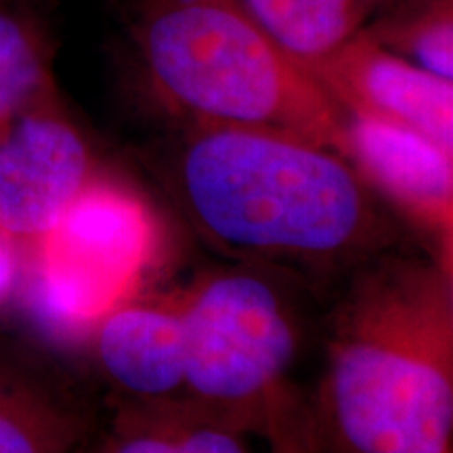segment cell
Instances as JSON below:
<instances>
[{"mask_svg":"<svg viewBox=\"0 0 453 453\" xmlns=\"http://www.w3.org/2000/svg\"><path fill=\"white\" fill-rule=\"evenodd\" d=\"M344 157L370 189L437 242L439 258L451 263L453 151L410 128L344 113Z\"/></svg>","mask_w":453,"mask_h":453,"instance_id":"ba28073f","label":"cell"},{"mask_svg":"<svg viewBox=\"0 0 453 453\" xmlns=\"http://www.w3.org/2000/svg\"><path fill=\"white\" fill-rule=\"evenodd\" d=\"M53 57L36 0H0V137L26 113L59 101Z\"/></svg>","mask_w":453,"mask_h":453,"instance_id":"8fae6325","label":"cell"},{"mask_svg":"<svg viewBox=\"0 0 453 453\" xmlns=\"http://www.w3.org/2000/svg\"><path fill=\"white\" fill-rule=\"evenodd\" d=\"M307 411L317 453H451L449 260L387 258L350 286Z\"/></svg>","mask_w":453,"mask_h":453,"instance_id":"6da1fadb","label":"cell"},{"mask_svg":"<svg viewBox=\"0 0 453 453\" xmlns=\"http://www.w3.org/2000/svg\"><path fill=\"white\" fill-rule=\"evenodd\" d=\"M95 344L107 378L141 405L179 403L185 359L179 298L107 311Z\"/></svg>","mask_w":453,"mask_h":453,"instance_id":"9c48e42d","label":"cell"},{"mask_svg":"<svg viewBox=\"0 0 453 453\" xmlns=\"http://www.w3.org/2000/svg\"><path fill=\"white\" fill-rule=\"evenodd\" d=\"M97 453H248L242 434L189 416L177 405L124 410Z\"/></svg>","mask_w":453,"mask_h":453,"instance_id":"4fadbf2b","label":"cell"},{"mask_svg":"<svg viewBox=\"0 0 453 453\" xmlns=\"http://www.w3.org/2000/svg\"><path fill=\"white\" fill-rule=\"evenodd\" d=\"M97 179L87 139L57 104L0 137V234L36 246Z\"/></svg>","mask_w":453,"mask_h":453,"instance_id":"8992f818","label":"cell"},{"mask_svg":"<svg viewBox=\"0 0 453 453\" xmlns=\"http://www.w3.org/2000/svg\"><path fill=\"white\" fill-rule=\"evenodd\" d=\"M133 38L154 87L194 122L277 130L344 157V111L235 0H143Z\"/></svg>","mask_w":453,"mask_h":453,"instance_id":"3957f363","label":"cell"},{"mask_svg":"<svg viewBox=\"0 0 453 453\" xmlns=\"http://www.w3.org/2000/svg\"><path fill=\"white\" fill-rule=\"evenodd\" d=\"M311 72L344 113L410 128L453 151V81L382 47L364 27Z\"/></svg>","mask_w":453,"mask_h":453,"instance_id":"52a82bcc","label":"cell"},{"mask_svg":"<svg viewBox=\"0 0 453 453\" xmlns=\"http://www.w3.org/2000/svg\"><path fill=\"white\" fill-rule=\"evenodd\" d=\"M38 250V296L67 324L104 313L143 254V208L99 177Z\"/></svg>","mask_w":453,"mask_h":453,"instance_id":"5b68a950","label":"cell"},{"mask_svg":"<svg viewBox=\"0 0 453 453\" xmlns=\"http://www.w3.org/2000/svg\"><path fill=\"white\" fill-rule=\"evenodd\" d=\"M17 280L15 243L0 234V303L9 296Z\"/></svg>","mask_w":453,"mask_h":453,"instance_id":"2e32d148","label":"cell"},{"mask_svg":"<svg viewBox=\"0 0 453 453\" xmlns=\"http://www.w3.org/2000/svg\"><path fill=\"white\" fill-rule=\"evenodd\" d=\"M378 3H382V0H370V4H372V9H376V7H378Z\"/></svg>","mask_w":453,"mask_h":453,"instance_id":"e0dca14e","label":"cell"},{"mask_svg":"<svg viewBox=\"0 0 453 453\" xmlns=\"http://www.w3.org/2000/svg\"><path fill=\"white\" fill-rule=\"evenodd\" d=\"M183 393L189 416L235 433L263 434L267 411L288 384L296 327L275 288L246 271L203 277L179 296Z\"/></svg>","mask_w":453,"mask_h":453,"instance_id":"277c9868","label":"cell"},{"mask_svg":"<svg viewBox=\"0 0 453 453\" xmlns=\"http://www.w3.org/2000/svg\"><path fill=\"white\" fill-rule=\"evenodd\" d=\"M263 437L271 453H317L311 437L307 405L292 387L275 396L267 411Z\"/></svg>","mask_w":453,"mask_h":453,"instance_id":"9a60e30c","label":"cell"},{"mask_svg":"<svg viewBox=\"0 0 453 453\" xmlns=\"http://www.w3.org/2000/svg\"><path fill=\"white\" fill-rule=\"evenodd\" d=\"M93 433L76 396L0 355V453H87Z\"/></svg>","mask_w":453,"mask_h":453,"instance_id":"30bf717a","label":"cell"},{"mask_svg":"<svg viewBox=\"0 0 453 453\" xmlns=\"http://www.w3.org/2000/svg\"><path fill=\"white\" fill-rule=\"evenodd\" d=\"M364 30L422 70L453 81V0H401Z\"/></svg>","mask_w":453,"mask_h":453,"instance_id":"5bb4252c","label":"cell"},{"mask_svg":"<svg viewBox=\"0 0 453 453\" xmlns=\"http://www.w3.org/2000/svg\"><path fill=\"white\" fill-rule=\"evenodd\" d=\"M288 55L309 70L364 27L370 0H235Z\"/></svg>","mask_w":453,"mask_h":453,"instance_id":"7c38bea8","label":"cell"},{"mask_svg":"<svg viewBox=\"0 0 453 453\" xmlns=\"http://www.w3.org/2000/svg\"><path fill=\"white\" fill-rule=\"evenodd\" d=\"M177 180L202 235L243 258L327 267L380 235L370 187L347 157L294 134L196 122Z\"/></svg>","mask_w":453,"mask_h":453,"instance_id":"7a4b0ae2","label":"cell"},{"mask_svg":"<svg viewBox=\"0 0 453 453\" xmlns=\"http://www.w3.org/2000/svg\"><path fill=\"white\" fill-rule=\"evenodd\" d=\"M95 453H97V451H95Z\"/></svg>","mask_w":453,"mask_h":453,"instance_id":"ac0fdd59","label":"cell"}]
</instances>
